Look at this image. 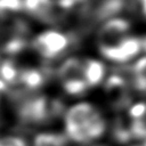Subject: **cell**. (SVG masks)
<instances>
[{"label":"cell","instance_id":"6da1fadb","mask_svg":"<svg viewBox=\"0 0 146 146\" xmlns=\"http://www.w3.org/2000/svg\"><path fill=\"white\" fill-rule=\"evenodd\" d=\"M65 136L73 143L86 145L99 139L107 129L103 113L91 103L80 102L64 114Z\"/></svg>","mask_w":146,"mask_h":146},{"label":"cell","instance_id":"7a4b0ae2","mask_svg":"<svg viewBox=\"0 0 146 146\" xmlns=\"http://www.w3.org/2000/svg\"><path fill=\"white\" fill-rule=\"evenodd\" d=\"M17 116L25 124H46L65 114L62 99L41 94H30L14 100Z\"/></svg>","mask_w":146,"mask_h":146},{"label":"cell","instance_id":"3957f363","mask_svg":"<svg viewBox=\"0 0 146 146\" xmlns=\"http://www.w3.org/2000/svg\"><path fill=\"white\" fill-rule=\"evenodd\" d=\"M78 43L79 36L74 33H64L57 30H46L36 34L31 41L33 50L47 60L63 56Z\"/></svg>","mask_w":146,"mask_h":146},{"label":"cell","instance_id":"277c9868","mask_svg":"<svg viewBox=\"0 0 146 146\" xmlns=\"http://www.w3.org/2000/svg\"><path fill=\"white\" fill-rule=\"evenodd\" d=\"M131 84L125 74L124 65L115 67L104 83V91L112 110L121 112L132 104Z\"/></svg>","mask_w":146,"mask_h":146},{"label":"cell","instance_id":"5b68a950","mask_svg":"<svg viewBox=\"0 0 146 146\" xmlns=\"http://www.w3.org/2000/svg\"><path fill=\"white\" fill-rule=\"evenodd\" d=\"M56 76L70 96H81L89 89L83 76V58L68 57L57 68Z\"/></svg>","mask_w":146,"mask_h":146},{"label":"cell","instance_id":"8992f818","mask_svg":"<svg viewBox=\"0 0 146 146\" xmlns=\"http://www.w3.org/2000/svg\"><path fill=\"white\" fill-rule=\"evenodd\" d=\"M99 52L102 56L115 64H124L136 56H138L141 50L140 36L127 35L120 42L113 46L99 47Z\"/></svg>","mask_w":146,"mask_h":146},{"label":"cell","instance_id":"52a82bcc","mask_svg":"<svg viewBox=\"0 0 146 146\" xmlns=\"http://www.w3.org/2000/svg\"><path fill=\"white\" fill-rule=\"evenodd\" d=\"M130 30V23L124 18H110L107 19L98 30L97 33V44L99 47L113 46L120 42L127 36Z\"/></svg>","mask_w":146,"mask_h":146},{"label":"cell","instance_id":"ba28073f","mask_svg":"<svg viewBox=\"0 0 146 146\" xmlns=\"http://www.w3.org/2000/svg\"><path fill=\"white\" fill-rule=\"evenodd\" d=\"M24 10L44 23H54L57 19L54 11V0H24Z\"/></svg>","mask_w":146,"mask_h":146},{"label":"cell","instance_id":"9c48e42d","mask_svg":"<svg viewBox=\"0 0 146 146\" xmlns=\"http://www.w3.org/2000/svg\"><path fill=\"white\" fill-rule=\"evenodd\" d=\"M124 67L131 88L139 94L146 95V55Z\"/></svg>","mask_w":146,"mask_h":146},{"label":"cell","instance_id":"30bf717a","mask_svg":"<svg viewBox=\"0 0 146 146\" xmlns=\"http://www.w3.org/2000/svg\"><path fill=\"white\" fill-rule=\"evenodd\" d=\"M106 67L103 62L95 58H83V76L89 88L99 86L105 78Z\"/></svg>","mask_w":146,"mask_h":146},{"label":"cell","instance_id":"8fae6325","mask_svg":"<svg viewBox=\"0 0 146 146\" xmlns=\"http://www.w3.org/2000/svg\"><path fill=\"white\" fill-rule=\"evenodd\" d=\"M124 8V0H102L95 10V19H110Z\"/></svg>","mask_w":146,"mask_h":146},{"label":"cell","instance_id":"7c38bea8","mask_svg":"<svg viewBox=\"0 0 146 146\" xmlns=\"http://www.w3.org/2000/svg\"><path fill=\"white\" fill-rule=\"evenodd\" d=\"M111 135L113 140H115L117 144L125 145L132 139L131 130H130V122L127 123L123 117L117 116L113 123L111 129Z\"/></svg>","mask_w":146,"mask_h":146},{"label":"cell","instance_id":"4fadbf2b","mask_svg":"<svg viewBox=\"0 0 146 146\" xmlns=\"http://www.w3.org/2000/svg\"><path fill=\"white\" fill-rule=\"evenodd\" d=\"M33 146H67V137L58 132H41L35 136Z\"/></svg>","mask_w":146,"mask_h":146},{"label":"cell","instance_id":"5bb4252c","mask_svg":"<svg viewBox=\"0 0 146 146\" xmlns=\"http://www.w3.org/2000/svg\"><path fill=\"white\" fill-rule=\"evenodd\" d=\"M22 10H24V0H0V16L3 18Z\"/></svg>","mask_w":146,"mask_h":146},{"label":"cell","instance_id":"9a60e30c","mask_svg":"<svg viewBox=\"0 0 146 146\" xmlns=\"http://www.w3.org/2000/svg\"><path fill=\"white\" fill-rule=\"evenodd\" d=\"M128 116L130 120H139L146 116V102H137L131 104L128 108Z\"/></svg>","mask_w":146,"mask_h":146},{"label":"cell","instance_id":"2e32d148","mask_svg":"<svg viewBox=\"0 0 146 146\" xmlns=\"http://www.w3.org/2000/svg\"><path fill=\"white\" fill-rule=\"evenodd\" d=\"M0 146H29L26 140L18 136H7L0 138Z\"/></svg>","mask_w":146,"mask_h":146},{"label":"cell","instance_id":"e0dca14e","mask_svg":"<svg viewBox=\"0 0 146 146\" xmlns=\"http://www.w3.org/2000/svg\"><path fill=\"white\" fill-rule=\"evenodd\" d=\"M132 8L146 18V0H132Z\"/></svg>","mask_w":146,"mask_h":146},{"label":"cell","instance_id":"ac0fdd59","mask_svg":"<svg viewBox=\"0 0 146 146\" xmlns=\"http://www.w3.org/2000/svg\"><path fill=\"white\" fill-rule=\"evenodd\" d=\"M83 0H57V5L62 9H71L73 6H75L78 2H81Z\"/></svg>","mask_w":146,"mask_h":146},{"label":"cell","instance_id":"d6986e66","mask_svg":"<svg viewBox=\"0 0 146 146\" xmlns=\"http://www.w3.org/2000/svg\"><path fill=\"white\" fill-rule=\"evenodd\" d=\"M140 42H141V50L146 54V34L140 36Z\"/></svg>","mask_w":146,"mask_h":146},{"label":"cell","instance_id":"ffe728a7","mask_svg":"<svg viewBox=\"0 0 146 146\" xmlns=\"http://www.w3.org/2000/svg\"><path fill=\"white\" fill-rule=\"evenodd\" d=\"M94 146H108L106 144H97V145H94Z\"/></svg>","mask_w":146,"mask_h":146},{"label":"cell","instance_id":"44dd1931","mask_svg":"<svg viewBox=\"0 0 146 146\" xmlns=\"http://www.w3.org/2000/svg\"><path fill=\"white\" fill-rule=\"evenodd\" d=\"M135 146H143V145H135Z\"/></svg>","mask_w":146,"mask_h":146},{"label":"cell","instance_id":"7402d4cb","mask_svg":"<svg viewBox=\"0 0 146 146\" xmlns=\"http://www.w3.org/2000/svg\"><path fill=\"white\" fill-rule=\"evenodd\" d=\"M0 100H1V92H0Z\"/></svg>","mask_w":146,"mask_h":146}]
</instances>
